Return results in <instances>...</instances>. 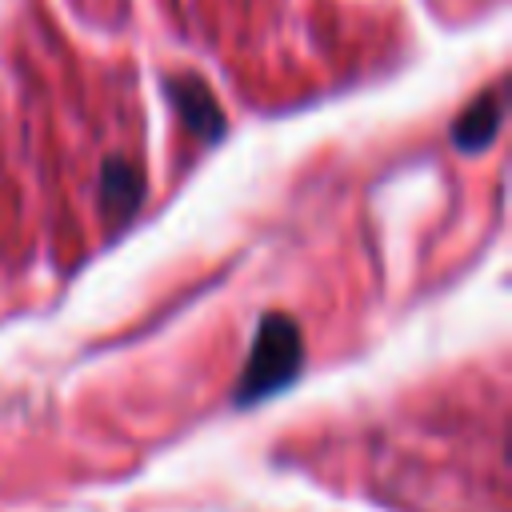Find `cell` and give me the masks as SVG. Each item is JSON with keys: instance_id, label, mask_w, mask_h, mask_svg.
Returning a JSON list of instances; mask_svg holds the SVG:
<instances>
[{"instance_id": "cell-1", "label": "cell", "mask_w": 512, "mask_h": 512, "mask_svg": "<svg viewBox=\"0 0 512 512\" xmlns=\"http://www.w3.org/2000/svg\"><path fill=\"white\" fill-rule=\"evenodd\" d=\"M300 364H304V340H300L296 320H288L284 312H268L256 328L252 352L236 380V404L244 408V404H256V400L280 392L284 384L296 380Z\"/></svg>"}, {"instance_id": "cell-3", "label": "cell", "mask_w": 512, "mask_h": 512, "mask_svg": "<svg viewBox=\"0 0 512 512\" xmlns=\"http://www.w3.org/2000/svg\"><path fill=\"white\" fill-rule=\"evenodd\" d=\"M144 192H148V180L132 160H124V156H108L104 160V168H100V200H104V212L112 220L136 216L140 204H144Z\"/></svg>"}, {"instance_id": "cell-4", "label": "cell", "mask_w": 512, "mask_h": 512, "mask_svg": "<svg viewBox=\"0 0 512 512\" xmlns=\"http://www.w3.org/2000/svg\"><path fill=\"white\" fill-rule=\"evenodd\" d=\"M500 120H504V100H500V92L476 96V100L456 116V124H452L456 148H460V152H480V148H488V144L496 140V132H500Z\"/></svg>"}, {"instance_id": "cell-2", "label": "cell", "mask_w": 512, "mask_h": 512, "mask_svg": "<svg viewBox=\"0 0 512 512\" xmlns=\"http://www.w3.org/2000/svg\"><path fill=\"white\" fill-rule=\"evenodd\" d=\"M164 92H168L172 108L180 112L184 128H188L196 140L216 144V140L224 136V128H228V124H224V112H220V104H216L212 88H208L200 76H192V72L164 76Z\"/></svg>"}]
</instances>
